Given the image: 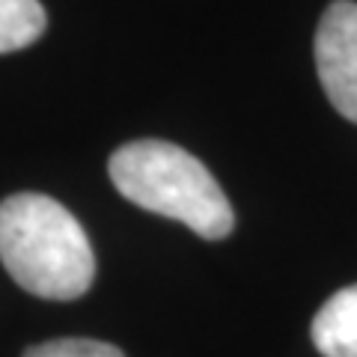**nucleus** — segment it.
Wrapping results in <instances>:
<instances>
[{"label": "nucleus", "instance_id": "obj_1", "mask_svg": "<svg viewBox=\"0 0 357 357\" xmlns=\"http://www.w3.org/2000/svg\"><path fill=\"white\" fill-rule=\"evenodd\" d=\"M0 262L24 292L75 301L96 280L84 227L45 194H13L0 203Z\"/></svg>", "mask_w": 357, "mask_h": 357}, {"label": "nucleus", "instance_id": "obj_3", "mask_svg": "<svg viewBox=\"0 0 357 357\" xmlns=\"http://www.w3.org/2000/svg\"><path fill=\"white\" fill-rule=\"evenodd\" d=\"M316 72L328 102L357 126V3L337 0L316 30Z\"/></svg>", "mask_w": 357, "mask_h": 357}, {"label": "nucleus", "instance_id": "obj_5", "mask_svg": "<svg viewBox=\"0 0 357 357\" xmlns=\"http://www.w3.org/2000/svg\"><path fill=\"white\" fill-rule=\"evenodd\" d=\"M48 15L39 0H0V54L21 51L36 42Z\"/></svg>", "mask_w": 357, "mask_h": 357}, {"label": "nucleus", "instance_id": "obj_2", "mask_svg": "<svg viewBox=\"0 0 357 357\" xmlns=\"http://www.w3.org/2000/svg\"><path fill=\"white\" fill-rule=\"evenodd\" d=\"M110 182L134 206L173 218L199 238H227L236 215L203 161L167 140H134L110 155Z\"/></svg>", "mask_w": 357, "mask_h": 357}, {"label": "nucleus", "instance_id": "obj_6", "mask_svg": "<svg viewBox=\"0 0 357 357\" xmlns=\"http://www.w3.org/2000/svg\"><path fill=\"white\" fill-rule=\"evenodd\" d=\"M24 357H126L116 345L98 342V340H54L33 345Z\"/></svg>", "mask_w": 357, "mask_h": 357}, {"label": "nucleus", "instance_id": "obj_4", "mask_svg": "<svg viewBox=\"0 0 357 357\" xmlns=\"http://www.w3.org/2000/svg\"><path fill=\"white\" fill-rule=\"evenodd\" d=\"M310 333L325 357H357V283L321 304Z\"/></svg>", "mask_w": 357, "mask_h": 357}]
</instances>
